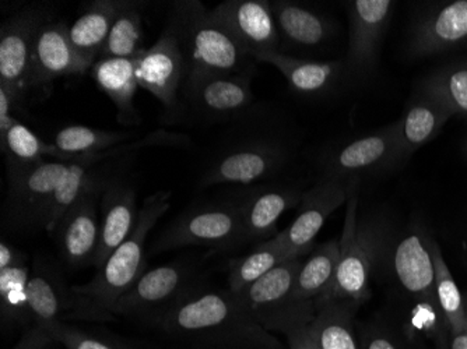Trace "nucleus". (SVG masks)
Wrapping results in <instances>:
<instances>
[{
  "mask_svg": "<svg viewBox=\"0 0 467 349\" xmlns=\"http://www.w3.org/2000/svg\"><path fill=\"white\" fill-rule=\"evenodd\" d=\"M254 69L235 75L209 76L182 84L191 111L206 122H227L248 112L254 104L251 81Z\"/></svg>",
  "mask_w": 467,
  "mask_h": 349,
  "instance_id": "14",
  "label": "nucleus"
},
{
  "mask_svg": "<svg viewBox=\"0 0 467 349\" xmlns=\"http://www.w3.org/2000/svg\"><path fill=\"white\" fill-rule=\"evenodd\" d=\"M338 259L340 242L336 239L312 249L308 259L303 260L294 280V298L315 306L327 301L332 291Z\"/></svg>",
  "mask_w": 467,
  "mask_h": 349,
  "instance_id": "29",
  "label": "nucleus"
},
{
  "mask_svg": "<svg viewBox=\"0 0 467 349\" xmlns=\"http://www.w3.org/2000/svg\"><path fill=\"white\" fill-rule=\"evenodd\" d=\"M185 78V63L177 34L170 26L156 44L147 48L136 62L139 87L156 97L164 107L174 108Z\"/></svg>",
  "mask_w": 467,
  "mask_h": 349,
  "instance_id": "18",
  "label": "nucleus"
},
{
  "mask_svg": "<svg viewBox=\"0 0 467 349\" xmlns=\"http://www.w3.org/2000/svg\"><path fill=\"white\" fill-rule=\"evenodd\" d=\"M273 17L279 31L282 54H317L327 48L337 33V25L308 5L291 0L272 2Z\"/></svg>",
  "mask_w": 467,
  "mask_h": 349,
  "instance_id": "16",
  "label": "nucleus"
},
{
  "mask_svg": "<svg viewBox=\"0 0 467 349\" xmlns=\"http://www.w3.org/2000/svg\"><path fill=\"white\" fill-rule=\"evenodd\" d=\"M452 112L467 119V60L453 62L432 72L421 84Z\"/></svg>",
  "mask_w": 467,
  "mask_h": 349,
  "instance_id": "37",
  "label": "nucleus"
},
{
  "mask_svg": "<svg viewBox=\"0 0 467 349\" xmlns=\"http://www.w3.org/2000/svg\"><path fill=\"white\" fill-rule=\"evenodd\" d=\"M361 349H398L393 341L384 333L372 332L363 338Z\"/></svg>",
  "mask_w": 467,
  "mask_h": 349,
  "instance_id": "43",
  "label": "nucleus"
},
{
  "mask_svg": "<svg viewBox=\"0 0 467 349\" xmlns=\"http://www.w3.org/2000/svg\"><path fill=\"white\" fill-rule=\"evenodd\" d=\"M464 308H466V319H467V302L464 303Z\"/></svg>",
  "mask_w": 467,
  "mask_h": 349,
  "instance_id": "45",
  "label": "nucleus"
},
{
  "mask_svg": "<svg viewBox=\"0 0 467 349\" xmlns=\"http://www.w3.org/2000/svg\"><path fill=\"white\" fill-rule=\"evenodd\" d=\"M135 59H99L90 69L91 77L99 90L114 102L118 122L128 128L140 125L141 118L135 107L138 80Z\"/></svg>",
  "mask_w": 467,
  "mask_h": 349,
  "instance_id": "28",
  "label": "nucleus"
},
{
  "mask_svg": "<svg viewBox=\"0 0 467 349\" xmlns=\"http://www.w3.org/2000/svg\"><path fill=\"white\" fill-rule=\"evenodd\" d=\"M171 206V191H157L144 200L138 222L125 242L97 269L96 275L83 285H73L76 293L111 312L126 291L146 272L147 236ZM114 314V313H112Z\"/></svg>",
  "mask_w": 467,
  "mask_h": 349,
  "instance_id": "3",
  "label": "nucleus"
},
{
  "mask_svg": "<svg viewBox=\"0 0 467 349\" xmlns=\"http://www.w3.org/2000/svg\"><path fill=\"white\" fill-rule=\"evenodd\" d=\"M396 122L346 141L325 154L322 180H356L395 169Z\"/></svg>",
  "mask_w": 467,
  "mask_h": 349,
  "instance_id": "10",
  "label": "nucleus"
},
{
  "mask_svg": "<svg viewBox=\"0 0 467 349\" xmlns=\"http://www.w3.org/2000/svg\"><path fill=\"white\" fill-rule=\"evenodd\" d=\"M99 191H90L75 201L55 228L60 254L72 269L94 266L99 249L101 220L97 212Z\"/></svg>",
  "mask_w": 467,
  "mask_h": 349,
  "instance_id": "20",
  "label": "nucleus"
},
{
  "mask_svg": "<svg viewBox=\"0 0 467 349\" xmlns=\"http://www.w3.org/2000/svg\"><path fill=\"white\" fill-rule=\"evenodd\" d=\"M195 272L188 264L168 263L144 272L112 308L125 316L156 325L185 296L198 290Z\"/></svg>",
  "mask_w": 467,
  "mask_h": 349,
  "instance_id": "6",
  "label": "nucleus"
},
{
  "mask_svg": "<svg viewBox=\"0 0 467 349\" xmlns=\"http://www.w3.org/2000/svg\"><path fill=\"white\" fill-rule=\"evenodd\" d=\"M392 267L400 287L414 303L440 308L429 236L420 231L403 236L393 251Z\"/></svg>",
  "mask_w": 467,
  "mask_h": 349,
  "instance_id": "23",
  "label": "nucleus"
},
{
  "mask_svg": "<svg viewBox=\"0 0 467 349\" xmlns=\"http://www.w3.org/2000/svg\"><path fill=\"white\" fill-rule=\"evenodd\" d=\"M28 302L34 324L39 327L67 323L112 322L115 314L99 308L90 299L76 293L59 267L46 259L36 260L28 281Z\"/></svg>",
  "mask_w": 467,
  "mask_h": 349,
  "instance_id": "5",
  "label": "nucleus"
},
{
  "mask_svg": "<svg viewBox=\"0 0 467 349\" xmlns=\"http://www.w3.org/2000/svg\"><path fill=\"white\" fill-rule=\"evenodd\" d=\"M356 306L345 302L325 301L317 306V316L309 324L322 349H359L354 334Z\"/></svg>",
  "mask_w": 467,
  "mask_h": 349,
  "instance_id": "32",
  "label": "nucleus"
},
{
  "mask_svg": "<svg viewBox=\"0 0 467 349\" xmlns=\"http://www.w3.org/2000/svg\"><path fill=\"white\" fill-rule=\"evenodd\" d=\"M304 191L294 186L269 185L254 189L241 201V243L269 239L287 210L300 206Z\"/></svg>",
  "mask_w": 467,
  "mask_h": 349,
  "instance_id": "25",
  "label": "nucleus"
},
{
  "mask_svg": "<svg viewBox=\"0 0 467 349\" xmlns=\"http://www.w3.org/2000/svg\"><path fill=\"white\" fill-rule=\"evenodd\" d=\"M70 161H46L7 180L5 218L15 230L44 228L55 191L67 175Z\"/></svg>",
  "mask_w": 467,
  "mask_h": 349,
  "instance_id": "12",
  "label": "nucleus"
},
{
  "mask_svg": "<svg viewBox=\"0 0 467 349\" xmlns=\"http://www.w3.org/2000/svg\"><path fill=\"white\" fill-rule=\"evenodd\" d=\"M54 338L49 335L47 330L39 325L33 324L27 327L23 337L12 349H51Z\"/></svg>",
  "mask_w": 467,
  "mask_h": 349,
  "instance_id": "39",
  "label": "nucleus"
},
{
  "mask_svg": "<svg viewBox=\"0 0 467 349\" xmlns=\"http://www.w3.org/2000/svg\"><path fill=\"white\" fill-rule=\"evenodd\" d=\"M135 135L130 132H112L90 126L72 125L60 128L51 144L59 154V161H70L80 156L107 151L130 143Z\"/></svg>",
  "mask_w": 467,
  "mask_h": 349,
  "instance_id": "33",
  "label": "nucleus"
},
{
  "mask_svg": "<svg viewBox=\"0 0 467 349\" xmlns=\"http://www.w3.org/2000/svg\"><path fill=\"white\" fill-rule=\"evenodd\" d=\"M141 4L125 0L119 15L115 18L99 59H135L140 56L143 48V20Z\"/></svg>",
  "mask_w": 467,
  "mask_h": 349,
  "instance_id": "34",
  "label": "nucleus"
},
{
  "mask_svg": "<svg viewBox=\"0 0 467 349\" xmlns=\"http://www.w3.org/2000/svg\"><path fill=\"white\" fill-rule=\"evenodd\" d=\"M23 262H26L23 253L4 241L0 245V269L16 266V264L23 263Z\"/></svg>",
  "mask_w": 467,
  "mask_h": 349,
  "instance_id": "42",
  "label": "nucleus"
},
{
  "mask_svg": "<svg viewBox=\"0 0 467 349\" xmlns=\"http://www.w3.org/2000/svg\"><path fill=\"white\" fill-rule=\"evenodd\" d=\"M252 59L272 65L285 76L294 93L306 98H321L350 78L345 59L312 60L275 51L254 55Z\"/></svg>",
  "mask_w": 467,
  "mask_h": 349,
  "instance_id": "21",
  "label": "nucleus"
},
{
  "mask_svg": "<svg viewBox=\"0 0 467 349\" xmlns=\"http://www.w3.org/2000/svg\"><path fill=\"white\" fill-rule=\"evenodd\" d=\"M123 5L125 0H97L70 26V42L84 73L90 72L94 63L99 59Z\"/></svg>",
  "mask_w": 467,
  "mask_h": 349,
  "instance_id": "27",
  "label": "nucleus"
},
{
  "mask_svg": "<svg viewBox=\"0 0 467 349\" xmlns=\"http://www.w3.org/2000/svg\"><path fill=\"white\" fill-rule=\"evenodd\" d=\"M359 183L356 180H319L314 188L304 191L296 220L275 238L291 253L303 257L312 251L315 238L327 218L357 194Z\"/></svg>",
  "mask_w": 467,
  "mask_h": 349,
  "instance_id": "13",
  "label": "nucleus"
},
{
  "mask_svg": "<svg viewBox=\"0 0 467 349\" xmlns=\"http://www.w3.org/2000/svg\"><path fill=\"white\" fill-rule=\"evenodd\" d=\"M348 9L350 34L345 60L350 78L364 80L377 67L395 4L389 0H356L348 4Z\"/></svg>",
  "mask_w": 467,
  "mask_h": 349,
  "instance_id": "15",
  "label": "nucleus"
},
{
  "mask_svg": "<svg viewBox=\"0 0 467 349\" xmlns=\"http://www.w3.org/2000/svg\"><path fill=\"white\" fill-rule=\"evenodd\" d=\"M86 75L69 38V26L48 20L36 36L31 65L30 88H42L67 76Z\"/></svg>",
  "mask_w": 467,
  "mask_h": 349,
  "instance_id": "24",
  "label": "nucleus"
},
{
  "mask_svg": "<svg viewBox=\"0 0 467 349\" xmlns=\"http://www.w3.org/2000/svg\"><path fill=\"white\" fill-rule=\"evenodd\" d=\"M296 257L298 256L287 251L279 239L273 236L256 246L252 253L231 260L228 264V291L241 295L273 269Z\"/></svg>",
  "mask_w": 467,
  "mask_h": 349,
  "instance_id": "31",
  "label": "nucleus"
},
{
  "mask_svg": "<svg viewBox=\"0 0 467 349\" xmlns=\"http://www.w3.org/2000/svg\"><path fill=\"white\" fill-rule=\"evenodd\" d=\"M0 149L6 159L7 180L18 177L47 161V157L59 161V154L51 143L39 139L30 128L16 118L4 136Z\"/></svg>",
  "mask_w": 467,
  "mask_h": 349,
  "instance_id": "30",
  "label": "nucleus"
},
{
  "mask_svg": "<svg viewBox=\"0 0 467 349\" xmlns=\"http://www.w3.org/2000/svg\"><path fill=\"white\" fill-rule=\"evenodd\" d=\"M279 349H282V348H279Z\"/></svg>",
  "mask_w": 467,
  "mask_h": 349,
  "instance_id": "46",
  "label": "nucleus"
},
{
  "mask_svg": "<svg viewBox=\"0 0 467 349\" xmlns=\"http://www.w3.org/2000/svg\"><path fill=\"white\" fill-rule=\"evenodd\" d=\"M191 349H279V341L254 322L231 291L189 293L156 323Z\"/></svg>",
  "mask_w": 467,
  "mask_h": 349,
  "instance_id": "1",
  "label": "nucleus"
},
{
  "mask_svg": "<svg viewBox=\"0 0 467 349\" xmlns=\"http://www.w3.org/2000/svg\"><path fill=\"white\" fill-rule=\"evenodd\" d=\"M168 26L177 34L185 81L254 69L252 57L201 2H177ZM182 83V84H183Z\"/></svg>",
  "mask_w": 467,
  "mask_h": 349,
  "instance_id": "2",
  "label": "nucleus"
},
{
  "mask_svg": "<svg viewBox=\"0 0 467 349\" xmlns=\"http://www.w3.org/2000/svg\"><path fill=\"white\" fill-rule=\"evenodd\" d=\"M452 117V112L421 86L400 119L396 120L395 169L403 167L417 149L434 140Z\"/></svg>",
  "mask_w": 467,
  "mask_h": 349,
  "instance_id": "22",
  "label": "nucleus"
},
{
  "mask_svg": "<svg viewBox=\"0 0 467 349\" xmlns=\"http://www.w3.org/2000/svg\"><path fill=\"white\" fill-rule=\"evenodd\" d=\"M451 349H467V330L452 335V346Z\"/></svg>",
  "mask_w": 467,
  "mask_h": 349,
  "instance_id": "44",
  "label": "nucleus"
},
{
  "mask_svg": "<svg viewBox=\"0 0 467 349\" xmlns=\"http://www.w3.org/2000/svg\"><path fill=\"white\" fill-rule=\"evenodd\" d=\"M30 274L26 262L0 269V316L5 324H34L28 302Z\"/></svg>",
  "mask_w": 467,
  "mask_h": 349,
  "instance_id": "35",
  "label": "nucleus"
},
{
  "mask_svg": "<svg viewBox=\"0 0 467 349\" xmlns=\"http://www.w3.org/2000/svg\"><path fill=\"white\" fill-rule=\"evenodd\" d=\"M210 15L237 39L249 56L279 51V31L273 17L272 2L227 0L210 10Z\"/></svg>",
  "mask_w": 467,
  "mask_h": 349,
  "instance_id": "17",
  "label": "nucleus"
},
{
  "mask_svg": "<svg viewBox=\"0 0 467 349\" xmlns=\"http://www.w3.org/2000/svg\"><path fill=\"white\" fill-rule=\"evenodd\" d=\"M432 263L435 272V293L441 311L447 319L448 327L452 335L467 330L466 308L461 291L451 274L450 267L441 253L440 246L434 239L430 238Z\"/></svg>",
  "mask_w": 467,
  "mask_h": 349,
  "instance_id": "36",
  "label": "nucleus"
},
{
  "mask_svg": "<svg viewBox=\"0 0 467 349\" xmlns=\"http://www.w3.org/2000/svg\"><path fill=\"white\" fill-rule=\"evenodd\" d=\"M101 236L94 267L99 269L109 257L130 235L138 222L139 210L136 191L132 186L120 180L109 183L102 193Z\"/></svg>",
  "mask_w": 467,
  "mask_h": 349,
  "instance_id": "26",
  "label": "nucleus"
},
{
  "mask_svg": "<svg viewBox=\"0 0 467 349\" xmlns=\"http://www.w3.org/2000/svg\"><path fill=\"white\" fill-rule=\"evenodd\" d=\"M47 5H31L7 18L0 30V87L20 105L30 88L31 65L36 36L42 26L51 20Z\"/></svg>",
  "mask_w": 467,
  "mask_h": 349,
  "instance_id": "8",
  "label": "nucleus"
},
{
  "mask_svg": "<svg viewBox=\"0 0 467 349\" xmlns=\"http://www.w3.org/2000/svg\"><path fill=\"white\" fill-rule=\"evenodd\" d=\"M17 107L18 104L15 97H13L6 88L0 87V136H4L5 133H6L13 120L16 119V118L13 117V111H15Z\"/></svg>",
  "mask_w": 467,
  "mask_h": 349,
  "instance_id": "40",
  "label": "nucleus"
},
{
  "mask_svg": "<svg viewBox=\"0 0 467 349\" xmlns=\"http://www.w3.org/2000/svg\"><path fill=\"white\" fill-rule=\"evenodd\" d=\"M290 159L282 141H245L220 152L204 172L202 186L254 185L275 177Z\"/></svg>",
  "mask_w": 467,
  "mask_h": 349,
  "instance_id": "11",
  "label": "nucleus"
},
{
  "mask_svg": "<svg viewBox=\"0 0 467 349\" xmlns=\"http://www.w3.org/2000/svg\"><path fill=\"white\" fill-rule=\"evenodd\" d=\"M287 341L288 349H322L315 340L309 325L291 333L290 335H287Z\"/></svg>",
  "mask_w": 467,
  "mask_h": 349,
  "instance_id": "41",
  "label": "nucleus"
},
{
  "mask_svg": "<svg viewBox=\"0 0 467 349\" xmlns=\"http://www.w3.org/2000/svg\"><path fill=\"white\" fill-rule=\"evenodd\" d=\"M301 263L303 257L287 260L238 295L249 316L266 332L287 337L314 322L317 306L293 295L294 280Z\"/></svg>",
  "mask_w": 467,
  "mask_h": 349,
  "instance_id": "4",
  "label": "nucleus"
},
{
  "mask_svg": "<svg viewBox=\"0 0 467 349\" xmlns=\"http://www.w3.org/2000/svg\"><path fill=\"white\" fill-rule=\"evenodd\" d=\"M42 329L49 333L55 343L62 344L67 349H126L109 341L94 337L83 330L76 329L67 323H54Z\"/></svg>",
  "mask_w": 467,
  "mask_h": 349,
  "instance_id": "38",
  "label": "nucleus"
},
{
  "mask_svg": "<svg viewBox=\"0 0 467 349\" xmlns=\"http://www.w3.org/2000/svg\"><path fill=\"white\" fill-rule=\"evenodd\" d=\"M340 242V259L332 291L327 301L345 302L359 308L368 301L369 277L377 251V238L371 231L357 225V194L348 200Z\"/></svg>",
  "mask_w": 467,
  "mask_h": 349,
  "instance_id": "9",
  "label": "nucleus"
},
{
  "mask_svg": "<svg viewBox=\"0 0 467 349\" xmlns=\"http://www.w3.org/2000/svg\"><path fill=\"white\" fill-rule=\"evenodd\" d=\"M235 243H241L240 203L207 204L186 210L170 222L157 238L153 251L185 246L227 249Z\"/></svg>",
  "mask_w": 467,
  "mask_h": 349,
  "instance_id": "7",
  "label": "nucleus"
},
{
  "mask_svg": "<svg viewBox=\"0 0 467 349\" xmlns=\"http://www.w3.org/2000/svg\"><path fill=\"white\" fill-rule=\"evenodd\" d=\"M467 46V0L434 4L422 13L409 38V52L424 57Z\"/></svg>",
  "mask_w": 467,
  "mask_h": 349,
  "instance_id": "19",
  "label": "nucleus"
}]
</instances>
